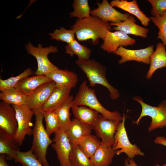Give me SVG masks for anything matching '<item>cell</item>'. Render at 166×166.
<instances>
[{
	"instance_id": "cell-1",
	"label": "cell",
	"mask_w": 166,
	"mask_h": 166,
	"mask_svg": "<svg viewBox=\"0 0 166 166\" xmlns=\"http://www.w3.org/2000/svg\"><path fill=\"white\" fill-rule=\"evenodd\" d=\"M77 39L84 41L90 39L93 45L99 43V39L102 40L107 32L111 31V26L109 22H104L100 18L91 16L82 19H77L71 26Z\"/></svg>"
},
{
	"instance_id": "cell-2",
	"label": "cell",
	"mask_w": 166,
	"mask_h": 166,
	"mask_svg": "<svg viewBox=\"0 0 166 166\" xmlns=\"http://www.w3.org/2000/svg\"><path fill=\"white\" fill-rule=\"evenodd\" d=\"M75 63L85 74L89 86L93 87L98 84L105 87L109 92L110 98L113 100L120 97L118 90L108 81L106 76V68L105 66L94 59H77Z\"/></svg>"
},
{
	"instance_id": "cell-3",
	"label": "cell",
	"mask_w": 166,
	"mask_h": 166,
	"mask_svg": "<svg viewBox=\"0 0 166 166\" xmlns=\"http://www.w3.org/2000/svg\"><path fill=\"white\" fill-rule=\"evenodd\" d=\"M73 105L87 107L110 120L121 121L123 120L120 113L117 111H110L102 105L97 98L95 90L89 87L85 81L80 85L74 98Z\"/></svg>"
},
{
	"instance_id": "cell-4",
	"label": "cell",
	"mask_w": 166,
	"mask_h": 166,
	"mask_svg": "<svg viewBox=\"0 0 166 166\" xmlns=\"http://www.w3.org/2000/svg\"><path fill=\"white\" fill-rule=\"evenodd\" d=\"M35 121L32 131L31 149L35 156L44 166H50L46 158L47 148L53 142L43 124V115L40 110L34 112Z\"/></svg>"
},
{
	"instance_id": "cell-5",
	"label": "cell",
	"mask_w": 166,
	"mask_h": 166,
	"mask_svg": "<svg viewBox=\"0 0 166 166\" xmlns=\"http://www.w3.org/2000/svg\"><path fill=\"white\" fill-rule=\"evenodd\" d=\"M132 99L141 105V113L132 124L138 125L141 119L146 116L150 117L152 121L148 130L149 132L158 128H166V100L160 102L157 106H152L144 102L140 97L136 96Z\"/></svg>"
},
{
	"instance_id": "cell-6",
	"label": "cell",
	"mask_w": 166,
	"mask_h": 166,
	"mask_svg": "<svg viewBox=\"0 0 166 166\" xmlns=\"http://www.w3.org/2000/svg\"><path fill=\"white\" fill-rule=\"evenodd\" d=\"M26 49L28 53L34 56L36 59L38 67L35 73L36 75L46 76L50 72L59 69L50 61L48 57L49 53L58 52L56 46L50 45L42 47V45L39 44L36 47L29 42L26 45Z\"/></svg>"
},
{
	"instance_id": "cell-7",
	"label": "cell",
	"mask_w": 166,
	"mask_h": 166,
	"mask_svg": "<svg viewBox=\"0 0 166 166\" xmlns=\"http://www.w3.org/2000/svg\"><path fill=\"white\" fill-rule=\"evenodd\" d=\"M123 120L118 124L114 136V144L112 146L116 151V154L119 155L124 153L128 158L131 159L136 156H144V153L136 144H132L129 141L125 126L126 116H122Z\"/></svg>"
},
{
	"instance_id": "cell-8",
	"label": "cell",
	"mask_w": 166,
	"mask_h": 166,
	"mask_svg": "<svg viewBox=\"0 0 166 166\" xmlns=\"http://www.w3.org/2000/svg\"><path fill=\"white\" fill-rule=\"evenodd\" d=\"M11 105L15 109L18 126L14 136L21 145L26 135H32V119L34 113L27 105L21 106Z\"/></svg>"
},
{
	"instance_id": "cell-9",
	"label": "cell",
	"mask_w": 166,
	"mask_h": 166,
	"mask_svg": "<svg viewBox=\"0 0 166 166\" xmlns=\"http://www.w3.org/2000/svg\"><path fill=\"white\" fill-rule=\"evenodd\" d=\"M120 121L109 119L99 114L97 120L92 125L97 136L101 139L102 144L107 146L112 147L114 136Z\"/></svg>"
},
{
	"instance_id": "cell-10",
	"label": "cell",
	"mask_w": 166,
	"mask_h": 166,
	"mask_svg": "<svg viewBox=\"0 0 166 166\" xmlns=\"http://www.w3.org/2000/svg\"><path fill=\"white\" fill-rule=\"evenodd\" d=\"M52 144L55 151L60 166H71L69 161V156L72 145L68 137L66 131L59 129L54 133Z\"/></svg>"
},
{
	"instance_id": "cell-11",
	"label": "cell",
	"mask_w": 166,
	"mask_h": 166,
	"mask_svg": "<svg viewBox=\"0 0 166 166\" xmlns=\"http://www.w3.org/2000/svg\"><path fill=\"white\" fill-rule=\"evenodd\" d=\"M153 45L140 49H129L120 46L113 53L120 57L118 61L120 64L130 61H135L150 65L151 57L154 52Z\"/></svg>"
},
{
	"instance_id": "cell-12",
	"label": "cell",
	"mask_w": 166,
	"mask_h": 166,
	"mask_svg": "<svg viewBox=\"0 0 166 166\" xmlns=\"http://www.w3.org/2000/svg\"><path fill=\"white\" fill-rule=\"evenodd\" d=\"M101 48L108 53H113L120 46H132L136 40L120 31H108L103 40Z\"/></svg>"
},
{
	"instance_id": "cell-13",
	"label": "cell",
	"mask_w": 166,
	"mask_h": 166,
	"mask_svg": "<svg viewBox=\"0 0 166 166\" xmlns=\"http://www.w3.org/2000/svg\"><path fill=\"white\" fill-rule=\"evenodd\" d=\"M55 87V83L53 81L41 85L27 96V105L34 112L40 110Z\"/></svg>"
},
{
	"instance_id": "cell-14",
	"label": "cell",
	"mask_w": 166,
	"mask_h": 166,
	"mask_svg": "<svg viewBox=\"0 0 166 166\" xmlns=\"http://www.w3.org/2000/svg\"><path fill=\"white\" fill-rule=\"evenodd\" d=\"M91 16L97 17L104 22L120 23L127 19L130 15L128 13L123 14L112 6L107 0H103L98 7L91 11Z\"/></svg>"
},
{
	"instance_id": "cell-15",
	"label": "cell",
	"mask_w": 166,
	"mask_h": 166,
	"mask_svg": "<svg viewBox=\"0 0 166 166\" xmlns=\"http://www.w3.org/2000/svg\"><path fill=\"white\" fill-rule=\"evenodd\" d=\"M18 123L14 108L4 101L0 102V129L14 136Z\"/></svg>"
},
{
	"instance_id": "cell-16",
	"label": "cell",
	"mask_w": 166,
	"mask_h": 166,
	"mask_svg": "<svg viewBox=\"0 0 166 166\" xmlns=\"http://www.w3.org/2000/svg\"><path fill=\"white\" fill-rule=\"evenodd\" d=\"M46 76L54 82L57 88L72 89L76 87L78 81L77 74L67 69H58Z\"/></svg>"
},
{
	"instance_id": "cell-17",
	"label": "cell",
	"mask_w": 166,
	"mask_h": 166,
	"mask_svg": "<svg viewBox=\"0 0 166 166\" xmlns=\"http://www.w3.org/2000/svg\"><path fill=\"white\" fill-rule=\"evenodd\" d=\"M136 20L132 15H130L127 19L120 23L111 22L110 25L114 26L112 29L120 31L127 34H133L146 38L149 31L148 29L136 23Z\"/></svg>"
},
{
	"instance_id": "cell-18",
	"label": "cell",
	"mask_w": 166,
	"mask_h": 166,
	"mask_svg": "<svg viewBox=\"0 0 166 166\" xmlns=\"http://www.w3.org/2000/svg\"><path fill=\"white\" fill-rule=\"evenodd\" d=\"M92 129V125L83 123L74 118L66 132L71 144L77 145L84 138L91 134Z\"/></svg>"
},
{
	"instance_id": "cell-19",
	"label": "cell",
	"mask_w": 166,
	"mask_h": 166,
	"mask_svg": "<svg viewBox=\"0 0 166 166\" xmlns=\"http://www.w3.org/2000/svg\"><path fill=\"white\" fill-rule=\"evenodd\" d=\"M110 4L113 7L121 9L136 17L145 26H147L150 21V18L148 17L139 8L136 0L128 1L126 0H114Z\"/></svg>"
},
{
	"instance_id": "cell-20",
	"label": "cell",
	"mask_w": 166,
	"mask_h": 166,
	"mask_svg": "<svg viewBox=\"0 0 166 166\" xmlns=\"http://www.w3.org/2000/svg\"><path fill=\"white\" fill-rule=\"evenodd\" d=\"M21 146L14 136L0 129V154L6 155L7 160H13Z\"/></svg>"
},
{
	"instance_id": "cell-21",
	"label": "cell",
	"mask_w": 166,
	"mask_h": 166,
	"mask_svg": "<svg viewBox=\"0 0 166 166\" xmlns=\"http://www.w3.org/2000/svg\"><path fill=\"white\" fill-rule=\"evenodd\" d=\"M71 89L55 87L49 97L40 110L54 111L62 105L70 96Z\"/></svg>"
},
{
	"instance_id": "cell-22",
	"label": "cell",
	"mask_w": 166,
	"mask_h": 166,
	"mask_svg": "<svg viewBox=\"0 0 166 166\" xmlns=\"http://www.w3.org/2000/svg\"><path fill=\"white\" fill-rule=\"evenodd\" d=\"M166 68V50L165 46L162 42L156 44V50L150 58V63L146 76L147 79L151 78L154 72L158 69Z\"/></svg>"
},
{
	"instance_id": "cell-23",
	"label": "cell",
	"mask_w": 166,
	"mask_h": 166,
	"mask_svg": "<svg viewBox=\"0 0 166 166\" xmlns=\"http://www.w3.org/2000/svg\"><path fill=\"white\" fill-rule=\"evenodd\" d=\"M52 81L45 75L28 77L21 81L15 87L27 96L38 87L46 82Z\"/></svg>"
},
{
	"instance_id": "cell-24",
	"label": "cell",
	"mask_w": 166,
	"mask_h": 166,
	"mask_svg": "<svg viewBox=\"0 0 166 166\" xmlns=\"http://www.w3.org/2000/svg\"><path fill=\"white\" fill-rule=\"evenodd\" d=\"M116 151L112 147L102 144L90 159L95 166H109L113 161Z\"/></svg>"
},
{
	"instance_id": "cell-25",
	"label": "cell",
	"mask_w": 166,
	"mask_h": 166,
	"mask_svg": "<svg viewBox=\"0 0 166 166\" xmlns=\"http://www.w3.org/2000/svg\"><path fill=\"white\" fill-rule=\"evenodd\" d=\"M71 109L74 118L86 124L93 125L99 115L97 111L85 106L72 105Z\"/></svg>"
},
{
	"instance_id": "cell-26",
	"label": "cell",
	"mask_w": 166,
	"mask_h": 166,
	"mask_svg": "<svg viewBox=\"0 0 166 166\" xmlns=\"http://www.w3.org/2000/svg\"><path fill=\"white\" fill-rule=\"evenodd\" d=\"M73 96L70 95L62 105L54 110L59 120V129L66 131L71 123L69 110L73 105Z\"/></svg>"
},
{
	"instance_id": "cell-27",
	"label": "cell",
	"mask_w": 166,
	"mask_h": 166,
	"mask_svg": "<svg viewBox=\"0 0 166 166\" xmlns=\"http://www.w3.org/2000/svg\"><path fill=\"white\" fill-rule=\"evenodd\" d=\"M27 96L15 87L7 89L0 93V99L11 105L21 106L27 105Z\"/></svg>"
},
{
	"instance_id": "cell-28",
	"label": "cell",
	"mask_w": 166,
	"mask_h": 166,
	"mask_svg": "<svg viewBox=\"0 0 166 166\" xmlns=\"http://www.w3.org/2000/svg\"><path fill=\"white\" fill-rule=\"evenodd\" d=\"M72 145L69 159L71 166H95L90 158L85 155L78 145Z\"/></svg>"
},
{
	"instance_id": "cell-29",
	"label": "cell",
	"mask_w": 166,
	"mask_h": 166,
	"mask_svg": "<svg viewBox=\"0 0 166 166\" xmlns=\"http://www.w3.org/2000/svg\"><path fill=\"white\" fill-rule=\"evenodd\" d=\"M101 144V141L96 136L90 134L84 138L77 145L85 155L90 158Z\"/></svg>"
},
{
	"instance_id": "cell-30",
	"label": "cell",
	"mask_w": 166,
	"mask_h": 166,
	"mask_svg": "<svg viewBox=\"0 0 166 166\" xmlns=\"http://www.w3.org/2000/svg\"><path fill=\"white\" fill-rule=\"evenodd\" d=\"M65 53L72 57L76 55L79 59H89L91 50L86 46L80 44L75 39L67 44L65 46Z\"/></svg>"
},
{
	"instance_id": "cell-31",
	"label": "cell",
	"mask_w": 166,
	"mask_h": 166,
	"mask_svg": "<svg viewBox=\"0 0 166 166\" xmlns=\"http://www.w3.org/2000/svg\"><path fill=\"white\" fill-rule=\"evenodd\" d=\"M72 3L73 11L69 13L71 18L82 19L90 17V9L88 0H74Z\"/></svg>"
},
{
	"instance_id": "cell-32",
	"label": "cell",
	"mask_w": 166,
	"mask_h": 166,
	"mask_svg": "<svg viewBox=\"0 0 166 166\" xmlns=\"http://www.w3.org/2000/svg\"><path fill=\"white\" fill-rule=\"evenodd\" d=\"M13 160L22 166H44L35 156L31 149L25 152L18 151Z\"/></svg>"
},
{
	"instance_id": "cell-33",
	"label": "cell",
	"mask_w": 166,
	"mask_h": 166,
	"mask_svg": "<svg viewBox=\"0 0 166 166\" xmlns=\"http://www.w3.org/2000/svg\"><path fill=\"white\" fill-rule=\"evenodd\" d=\"M33 73L30 68H29L25 70L19 75L14 77H11L6 80L0 79V90H4L15 87L22 80L29 77Z\"/></svg>"
},
{
	"instance_id": "cell-34",
	"label": "cell",
	"mask_w": 166,
	"mask_h": 166,
	"mask_svg": "<svg viewBox=\"0 0 166 166\" xmlns=\"http://www.w3.org/2000/svg\"><path fill=\"white\" fill-rule=\"evenodd\" d=\"M42 113L45 123V129L49 136L60 129L59 120L54 111H44Z\"/></svg>"
},
{
	"instance_id": "cell-35",
	"label": "cell",
	"mask_w": 166,
	"mask_h": 166,
	"mask_svg": "<svg viewBox=\"0 0 166 166\" xmlns=\"http://www.w3.org/2000/svg\"><path fill=\"white\" fill-rule=\"evenodd\" d=\"M150 18L159 30L157 38L161 39L164 45L166 46V11L162 15L152 16Z\"/></svg>"
},
{
	"instance_id": "cell-36",
	"label": "cell",
	"mask_w": 166,
	"mask_h": 166,
	"mask_svg": "<svg viewBox=\"0 0 166 166\" xmlns=\"http://www.w3.org/2000/svg\"><path fill=\"white\" fill-rule=\"evenodd\" d=\"M50 38L69 43L74 40L75 34L72 30H67L61 27L59 29H56L54 32L48 34Z\"/></svg>"
},
{
	"instance_id": "cell-37",
	"label": "cell",
	"mask_w": 166,
	"mask_h": 166,
	"mask_svg": "<svg viewBox=\"0 0 166 166\" xmlns=\"http://www.w3.org/2000/svg\"><path fill=\"white\" fill-rule=\"evenodd\" d=\"M152 6V16L162 15L166 11V0H148Z\"/></svg>"
},
{
	"instance_id": "cell-38",
	"label": "cell",
	"mask_w": 166,
	"mask_h": 166,
	"mask_svg": "<svg viewBox=\"0 0 166 166\" xmlns=\"http://www.w3.org/2000/svg\"><path fill=\"white\" fill-rule=\"evenodd\" d=\"M155 143L166 147V138L163 136H158L154 140ZM162 166H166V163Z\"/></svg>"
},
{
	"instance_id": "cell-39",
	"label": "cell",
	"mask_w": 166,
	"mask_h": 166,
	"mask_svg": "<svg viewBox=\"0 0 166 166\" xmlns=\"http://www.w3.org/2000/svg\"><path fill=\"white\" fill-rule=\"evenodd\" d=\"M124 166H138L133 159L127 158L124 160Z\"/></svg>"
},
{
	"instance_id": "cell-40",
	"label": "cell",
	"mask_w": 166,
	"mask_h": 166,
	"mask_svg": "<svg viewBox=\"0 0 166 166\" xmlns=\"http://www.w3.org/2000/svg\"><path fill=\"white\" fill-rule=\"evenodd\" d=\"M6 156L3 154L0 155V166H10L6 161Z\"/></svg>"
},
{
	"instance_id": "cell-41",
	"label": "cell",
	"mask_w": 166,
	"mask_h": 166,
	"mask_svg": "<svg viewBox=\"0 0 166 166\" xmlns=\"http://www.w3.org/2000/svg\"><path fill=\"white\" fill-rule=\"evenodd\" d=\"M154 166H160L158 164H157L154 165Z\"/></svg>"
}]
</instances>
